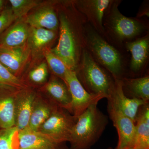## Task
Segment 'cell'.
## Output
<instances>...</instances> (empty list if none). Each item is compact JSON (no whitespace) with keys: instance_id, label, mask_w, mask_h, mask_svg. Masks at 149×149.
Listing matches in <instances>:
<instances>
[{"instance_id":"6da1fadb","label":"cell","mask_w":149,"mask_h":149,"mask_svg":"<svg viewBox=\"0 0 149 149\" xmlns=\"http://www.w3.org/2000/svg\"><path fill=\"white\" fill-rule=\"evenodd\" d=\"M60 34L57 45L51 52L64 62L68 68L75 71L83 51L86 49L85 23L86 19L76 27L64 11L59 14Z\"/></svg>"},{"instance_id":"7a4b0ae2","label":"cell","mask_w":149,"mask_h":149,"mask_svg":"<svg viewBox=\"0 0 149 149\" xmlns=\"http://www.w3.org/2000/svg\"><path fill=\"white\" fill-rule=\"evenodd\" d=\"M94 103L77 118L69 141V149H90L98 141L109 123L108 118Z\"/></svg>"},{"instance_id":"3957f363","label":"cell","mask_w":149,"mask_h":149,"mask_svg":"<svg viewBox=\"0 0 149 149\" xmlns=\"http://www.w3.org/2000/svg\"><path fill=\"white\" fill-rule=\"evenodd\" d=\"M75 72L78 80L88 93L104 95L107 98L114 80L98 64L87 49L83 51Z\"/></svg>"},{"instance_id":"277c9868","label":"cell","mask_w":149,"mask_h":149,"mask_svg":"<svg viewBox=\"0 0 149 149\" xmlns=\"http://www.w3.org/2000/svg\"><path fill=\"white\" fill-rule=\"evenodd\" d=\"M86 49L95 59L111 73L113 78L121 79L122 62L118 51L104 40L94 29L85 27Z\"/></svg>"},{"instance_id":"5b68a950","label":"cell","mask_w":149,"mask_h":149,"mask_svg":"<svg viewBox=\"0 0 149 149\" xmlns=\"http://www.w3.org/2000/svg\"><path fill=\"white\" fill-rule=\"evenodd\" d=\"M77 118L58 107L41 125L37 132L57 143L69 142Z\"/></svg>"},{"instance_id":"8992f818","label":"cell","mask_w":149,"mask_h":149,"mask_svg":"<svg viewBox=\"0 0 149 149\" xmlns=\"http://www.w3.org/2000/svg\"><path fill=\"white\" fill-rule=\"evenodd\" d=\"M118 3L112 1L105 12V25L118 40L123 41L139 35L144 26L137 19L123 15L118 10Z\"/></svg>"},{"instance_id":"52a82bcc","label":"cell","mask_w":149,"mask_h":149,"mask_svg":"<svg viewBox=\"0 0 149 149\" xmlns=\"http://www.w3.org/2000/svg\"><path fill=\"white\" fill-rule=\"evenodd\" d=\"M65 83L71 94L72 102L70 113L78 118L94 103H98L99 101L106 98L102 95H93L88 93L80 83L75 71L69 68L65 74Z\"/></svg>"},{"instance_id":"ba28073f","label":"cell","mask_w":149,"mask_h":149,"mask_svg":"<svg viewBox=\"0 0 149 149\" xmlns=\"http://www.w3.org/2000/svg\"><path fill=\"white\" fill-rule=\"evenodd\" d=\"M107 102L119 110L136 123L139 109L148 103L141 100L128 97L123 89L121 79L114 78L113 84L107 98Z\"/></svg>"},{"instance_id":"9c48e42d","label":"cell","mask_w":149,"mask_h":149,"mask_svg":"<svg viewBox=\"0 0 149 149\" xmlns=\"http://www.w3.org/2000/svg\"><path fill=\"white\" fill-rule=\"evenodd\" d=\"M107 111L118 135L117 146L114 149H133L135 140V123L108 102Z\"/></svg>"},{"instance_id":"30bf717a","label":"cell","mask_w":149,"mask_h":149,"mask_svg":"<svg viewBox=\"0 0 149 149\" xmlns=\"http://www.w3.org/2000/svg\"><path fill=\"white\" fill-rule=\"evenodd\" d=\"M112 1L81 0L75 2L81 13L100 34H105L103 19Z\"/></svg>"},{"instance_id":"8fae6325","label":"cell","mask_w":149,"mask_h":149,"mask_svg":"<svg viewBox=\"0 0 149 149\" xmlns=\"http://www.w3.org/2000/svg\"><path fill=\"white\" fill-rule=\"evenodd\" d=\"M30 53L27 43L19 47H0V63L15 76L21 78L20 75Z\"/></svg>"},{"instance_id":"7c38bea8","label":"cell","mask_w":149,"mask_h":149,"mask_svg":"<svg viewBox=\"0 0 149 149\" xmlns=\"http://www.w3.org/2000/svg\"><path fill=\"white\" fill-rule=\"evenodd\" d=\"M37 92L31 87L20 89L15 101V127L19 131L28 128L33 102Z\"/></svg>"},{"instance_id":"4fadbf2b","label":"cell","mask_w":149,"mask_h":149,"mask_svg":"<svg viewBox=\"0 0 149 149\" xmlns=\"http://www.w3.org/2000/svg\"><path fill=\"white\" fill-rule=\"evenodd\" d=\"M20 89L0 84V128L15 126V101Z\"/></svg>"},{"instance_id":"5bb4252c","label":"cell","mask_w":149,"mask_h":149,"mask_svg":"<svg viewBox=\"0 0 149 149\" xmlns=\"http://www.w3.org/2000/svg\"><path fill=\"white\" fill-rule=\"evenodd\" d=\"M42 93L57 106L70 112L72 98L69 89L63 80L53 75L43 86Z\"/></svg>"},{"instance_id":"9a60e30c","label":"cell","mask_w":149,"mask_h":149,"mask_svg":"<svg viewBox=\"0 0 149 149\" xmlns=\"http://www.w3.org/2000/svg\"><path fill=\"white\" fill-rule=\"evenodd\" d=\"M58 107L42 93L37 92L27 128L38 131L41 125Z\"/></svg>"},{"instance_id":"2e32d148","label":"cell","mask_w":149,"mask_h":149,"mask_svg":"<svg viewBox=\"0 0 149 149\" xmlns=\"http://www.w3.org/2000/svg\"><path fill=\"white\" fill-rule=\"evenodd\" d=\"M30 27L25 22L18 21L10 25L0 36V47H19L26 45Z\"/></svg>"},{"instance_id":"e0dca14e","label":"cell","mask_w":149,"mask_h":149,"mask_svg":"<svg viewBox=\"0 0 149 149\" xmlns=\"http://www.w3.org/2000/svg\"><path fill=\"white\" fill-rule=\"evenodd\" d=\"M133 149H149V103L139 109L135 123Z\"/></svg>"},{"instance_id":"ac0fdd59","label":"cell","mask_w":149,"mask_h":149,"mask_svg":"<svg viewBox=\"0 0 149 149\" xmlns=\"http://www.w3.org/2000/svg\"><path fill=\"white\" fill-rule=\"evenodd\" d=\"M25 22L30 27L44 28L56 31L59 26L56 14L52 8L46 7L38 10L25 19Z\"/></svg>"},{"instance_id":"d6986e66","label":"cell","mask_w":149,"mask_h":149,"mask_svg":"<svg viewBox=\"0 0 149 149\" xmlns=\"http://www.w3.org/2000/svg\"><path fill=\"white\" fill-rule=\"evenodd\" d=\"M121 80L123 92L131 98L149 102V75L140 78H123Z\"/></svg>"},{"instance_id":"ffe728a7","label":"cell","mask_w":149,"mask_h":149,"mask_svg":"<svg viewBox=\"0 0 149 149\" xmlns=\"http://www.w3.org/2000/svg\"><path fill=\"white\" fill-rule=\"evenodd\" d=\"M126 48L132 55L130 69L139 71L146 61L149 54V40L148 36L133 42L126 43Z\"/></svg>"},{"instance_id":"44dd1931","label":"cell","mask_w":149,"mask_h":149,"mask_svg":"<svg viewBox=\"0 0 149 149\" xmlns=\"http://www.w3.org/2000/svg\"><path fill=\"white\" fill-rule=\"evenodd\" d=\"M55 31L44 28L30 27L27 44L34 54L43 52L55 39Z\"/></svg>"},{"instance_id":"7402d4cb","label":"cell","mask_w":149,"mask_h":149,"mask_svg":"<svg viewBox=\"0 0 149 149\" xmlns=\"http://www.w3.org/2000/svg\"><path fill=\"white\" fill-rule=\"evenodd\" d=\"M18 139L19 149H29L57 143L39 132L28 128L18 131Z\"/></svg>"},{"instance_id":"603a6c76","label":"cell","mask_w":149,"mask_h":149,"mask_svg":"<svg viewBox=\"0 0 149 149\" xmlns=\"http://www.w3.org/2000/svg\"><path fill=\"white\" fill-rule=\"evenodd\" d=\"M43 54L53 75L58 77L65 83V74L68 67L63 61L51 52L50 49L47 48Z\"/></svg>"},{"instance_id":"cb8c5ba5","label":"cell","mask_w":149,"mask_h":149,"mask_svg":"<svg viewBox=\"0 0 149 149\" xmlns=\"http://www.w3.org/2000/svg\"><path fill=\"white\" fill-rule=\"evenodd\" d=\"M19 130L16 127L0 129V149H19Z\"/></svg>"},{"instance_id":"d4e9b609","label":"cell","mask_w":149,"mask_h":149,"mask_svg":"<svg viewBox=\"0 0 149 149\" xmlns=\"http://www.w3.org/2000/svg\"><path fill=\"white\" fill-rule=\"evenodd\" d=\"M0 84L9 85L18 89L29 88L23 79L15 76L0 63Z\"/></svg>"},{"instance_id":"484cf974","label":"cell","mask_w":149,"mask_h":149,"mask_svg":"<svg viewBox=\"0 0 149 149\" xmlns=\"http://www.w3.org/2000/svg\"><path fill=\"white\" fill-rule=\"evenodd\" d=\"M12 11L16 19L21 18L29 10L39 4V2L35 0H10Z\"/></svg>"},{"instance_id":"4316f807","label":"cell","mask_w":149,"mask_h":149,"mask_svg":"<svg viewBox=\"0 0 149 149\" xmlns=\"http://www.w3.org/2000/svg\"><path fill=\"white\" fill-rule=\"evenodd\" d=\"M48 75V65L45 62H42L30 70L28 74V79L30 83L34 85L45 84Z\"/></svg>"},{"instance_id":"83f0119b","label":"cell","mask_w":149,"mask_h":149,"mask_svg":"<svg viewBox=\"0 0 149 149\" xmlns=\"http://www.w3.org/2000/svg\"><path fill=\"white\" fill-rule=\"evenodd\" d=\"M16 19L11 8L3 10L0 14V36Z\"/></svg>"},{"instance_id":"f1b7e54d","label":"cell","mask_w":149,"mask_h":149,"mask_svg":"<svg viewBox=\"0 0 149 149\" xmlns=\"http://www.w3.org/2000/svg\"><path fill=\"white\" fill-rule=\"evenodd\" d=\"M29 149H69L65 145V143H53L43 146L32 148Z\"/></svg>"},{"instance_id":"f546056e","label":"cell","mask_w":149,"mask_h":149,"mask_svg":"<svg viewBox=\"0 0 149 149\" xmlns=\"http://www.w3.org/2000/svg\"><path fill=\"white\" fill-rule=\"evenodd\" d=\"M6 1L3 0H0V13H1L3 10L5 9Z\"/></svg>"},{"instance_id":"4dcf8cb0","label":"cell","mask_w":149,"mask_h":149,"mask_svg":"<svg viewBox=\"0 0 149 149\" xmlns=\"http://www.w3.org/2000/svg\"><path fill=\"white\" fill-rule=\"evenodd\" d=\"M107 149H114L113 148H111V147H109V148H107Z\"/></svg>"},{"instance_id":"1f68e13d","label":"cell","mask_w":149,"mask_h":149,"mask_svg":"<svg viewBox=\"0 0 149 149\" xmlns=\"http://www.w3.org/2000/svg\"><path fill=\"white\" fill-rule=\"evenodd\" d=\"M1 13H0V14H1Z\"/></svg>"},{"instance_id":"d6a6232c","label":"cell","mask_w":149,"mask_h":149,"mask_svg":"<svg viewBox=\"0 0 149 149\" xmlns=\"http://www.w3.org/2000/svg\"><path fill=\"white\" fill-rule=\"evenodd\" d=\"M0 129H1V128H0Z\"/></svg>"}]
</instances>
